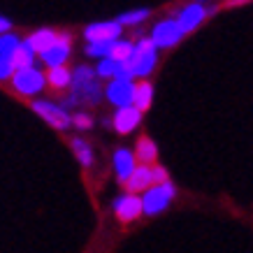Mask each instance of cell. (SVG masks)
<instances>
[{"label": "cell", "instance_id": "6da1fadb", "mask_svg": "<svg viewBox=\"0 0 253 253\" xmlns=\"http://www.w3.org/2000/svg\"><path fill=\"white\" fill-rule=\"evenodd\" d=\"M70 86H72V93H70L63 107H75L79 102H88V105H95L102 98V86L95 79V72L88 65H79L75 72H72V79H70Z\"/></svg>", "mask_w": 253, "mask_h": 253}, {"label": "cell", "instance_id": "7a4b0ae2", "mask_svg": "<svg viewBox=\"0 0 253 253\" xmlns=\"http://www.w3.org/2000/svg\"><path fill=\"white\" fill-rule=\"evenodd\" d=\"M132 72V77H149L154 72L156 63H158V46L151 42V38H142L135 42L132 54L128 61H123Z\"/></svg>", "mask_w": 253, "mask_h": 253}, {"label": "cell", "instance_id": "3957f363", "mask_svg": "<svg viewBox=\"0 0 253 253\" xmlns=\"http://www.w3.org/2000/svg\"><path fill=\"white\" fill-rule=\"evenodd\" d=\"M176 188L174 184L165 179L161 184H151L149 188L142 191V214L146 216H158L169 207V202L174 200Z\"/></svg>", "mask_w": 253, "mask_h": 253}, {"label": "cell", "instance_id": "277c9868", "mask_svg": "<svg viewBox=\"0 0 253 253\" xmlns=\"http://www.w3.org/2000/svg\"><path fill=\"white\" fill-rule=\"evenodd\" d=\"M12 86H14L16 93H21L26 98H33L42 93V88L46 86V77L42 70H38L35 65H26V68H16L9 77Z\"/></svg>", "mask_w": 253, "mask_h": 253}, {"label": "cell", "instance_id": "5b68a950", "mask_svg": "<svg viewBox=\"0 0 253 253\" xmlns=\"http://www.w3.org/2000/svg\"><path fill=\"white\" fill-rule=\"evenodd\" d=\"M31 107L40 119H44L56 130H68L70 126H72L68 109L63 107V105H56V102H49V100H33Z\"/></svg>", "mask_w": 253, "mask_h": 253}, {"label": "cell", "instance_id": "8992f818", "mask_svg": "<svg viewBox=\"0 0 253 253\" xmlns=\"http://www.w3.org/2000/svg\"><path fill=\"white\" fill-rule=\"evenodd\" d=\"M184 38V31L181 26L176 23V19H163L154 26L151 31V42H154L158 49H172L174 44H179Z\"/></svg>", "mask_w": 253, "mask_h": 253}, {"label": "cell", "instance_id": "52a82bcc", "mask_svg": "<svg viewBox=\"0 0 253 253\" xmlns=\"http://www.w3.org/2000/svg\"><path fill=\"white\" fill-rule=\"evenodd\" d=\"M214 12H216V7L209 9V7H205V2H198V0H195V2H188L186 7L179 9V14H176L174 19H176V23L181 26V31H184V35H186V33L195 31L200 23L205 21L209 14H214Z\"/></svg>", "mask_w": 253, "mask_h": 253}, {"label": "cell", "instance_id": "ba28073f", "mask_svg": "<svg viewBox=\"0 0 253 253\" xmlns=\"http://www.w3.org/2000/svg\"><path fill=\"white\" fill-rule=\"evenodd\" d=\"M114 216L121 225H130L142 216V198L137 193H126L114 200Z\"/></svg>", "mask_w": 253, "mask_h": 253}, {"label": "cell", "instance_id": "9c48e42d", "mask_svg": "<svg viewBox=\"0 0 253 253\" xmlns=\"http://www.w3.org/2000/svg\"><path fill=\"white\" fill-rule=\"evenodd\" d=\"M70 51H72V35L70 33H58V38L51 46H46L44 51H40V58L46 68L51 65H63V63L70 58Z\"/></svg>", "mask_w": 253, "mask_h": 253}, {"label": "cell", "instance_id": "30bf717a", "mask_svg": "<svg viewBox=\"0 0 253 253\" xmlns=\"http://www.w3.org/2000/svg\"><path fill=\"white\" fill-rule=\"evenodd\" d=\"M132 88H135L132 79L112 77L102 93H105L107 102H112L114 107H123V105H132Z\"/></svg>", "mask_w": 253, "mask_h": 253}, {"label": "cell", "instance_id": "8fae6325", "mask_svg": "<svg viewBox=\"0 0 253 253\" xmlns=\"http://www.w3.org/2000/svg\"><path fill=\"white\" fill-rule=\"evenodd\" d=\"M123 26L119 21H95L88 23L84 31L86 42H112V40L121 38Z\"/></svg>", "mask_w": 253, "mask_h": 253}, {"label": "cell", "instance_id": "7c38bea8", "mask_svg": "<svg viewBox=\"0 0 253 253\" xmlns=\"http://www.w3.org/2000/svg\"><path fill=\"white\" fill-rule=\"evenodd\" d=\"M139 121H142V112L135 105H123V107H116V114L112 119V128L119 135H130L139 126Z\"/></svg>", "mask_w": 253, "mask_h": 253}, {"label": "cell", "instance_id": "4fadbf2b", "mask_svg": "<svg viewBox=\"0 0 253 253\" xmlns=\"http://www.w3.org/2000/svg\"><path fill=\"white\" fill-rule=\"evenodd\" d=\"M154 184V176H151V165H146V163H139L132 168V172L128 174V179L123 181L126 186V193H142L144 188Z\"/></svg>", "mask_w": 253, "mask_h": 253}, {"label": "cell", "instance_id": "5bb4252c", "mask_svg": "<svg viewBox=\"0 0 253 253\" xmlns=\"http://www.w3.org/2000/svg\"><path fill=\"white\" fill-rule=\"evenodd\" d=\"M151 102H154V84L149 82V77H142V82H135L132 88V105L144 114L151 107Z\"/></svg>", "mask_w": 253, "mask_h": 253}, {"label": "cell", "instance_id": "9a60e30c", "mask_svg": "<svg viewBox=\"0 0 253 253\" xmlns=\"http://www.w3.org/2000/svg\"><path fill=\"white\" fill-rule=\"evenodd\" d=\"M137 165V158L132 154L130 149H116L114 151V169H116V179L119 181H126L128 174L132 172V168Z\"/></svg>", "mask_w": 253, "mask_h": 253}, {"label": "cell", "instance_id": "2e32d148", "mask_svg": "<svg viewBox=\"0 0 253 253\" xmlns=\"http://www.w3.org/2000/svg\"><path fill=\"white\" fill-rule=\"evenodd\" d=\"M135 158H137V163H146V165H151V163L158 161V146H156V142L149 135H142V137L137 139V144H135Z\"/></svg>", "mask_w": 253, "mask_h": 253}, {"label": "cell", "instance_id": "e0dca14e", "mask_svg": "<svg viewBox=\"0 0 253 253\" xmlns=\"http://www.w3.org/2000/svg\"><path fill=\"white\" fill-rule=\"evenodd\" d=\"M44 77H46V84L51 86L54 91H65V88L70 86L72 72H70V70L65 68V63H63V65H51Z\"/></svg>", "mask_w": 253, "mask_h": 253}, {"label": "cell", "instance_id": "ac0fdd59", "mask_svg": "<svg viewBox=\"0 0 253 253\" xmlns=\"http://www.w3.org/2000/svg\"><path fill=\"white\" fill-rule=\"evenodd\" d=\"M56 38H58V33L56 31H51V28H40V31L31 33V35L26 38V42L33 46V51H35V54H40V51H44L46 46L54 44Z\"/></svg>", "mask_w": 253, "mask_h": 253}, {"label": "cell", "instance_id": "d6986e66", "mask_svg": "<svg viewBox=\"0 0 253 253\" xmlns=\"http://www.w3.org/2000/svg\"><path fill=\"white\" fill-rule=\"evenodd\" d=\"M35 51H33V46L26 42V40H21L19 44H16V49L9 54V61H12V65L16 68H26V65H33L35 63Z\"/></svg>", "mask_w": 253, "mask_h": 253}, {"label": "cell", "instance_id": "ffe728a7", "mask_svg": "<svg viewBox=\"0 0 253 253\" xmlns=\"http://www.w3.org/2000/svg\"><path fill=\"white\" fill-rule=\"evenodd\" d=\"M70 146H72V151H75V156H77V161L84 165V168H91L93 165V149H91V144L86 142V139H82V137H72L70 139Z\"/></svg>", "mask_w": 253, "mask_h": 253}, {"label": "cell", "instance_id": "44dd1931", "mask_svg": "<svg viewBox=\"0 0 253 253\" xmlns=\"http://www.w3.org/2000/svg\"><path fill=\"white\" fill-rule=\"evenodd\" d=\"M132 46H135V42H130V40L116 38L112 42V49H109V58H114V61H128L132 54Z\"/></svg>", "mask_w": 253, "mask_h": 253}, {"label": "cell", "instance_id": "7402d4cb", "mask_svg": "<svg viewBox=\"0 0 253 253\" xmlns=\"http://www.w3.org/2000/svg\"><path fill=\"white\" fill-rule=\"evenodd\" d=\"M123 61H114V58H109V56H102L98 63V70H95V77H102V79H112L116 77V72L121 68Z\"/></svg>", "mask_w": 253, "mask_h": 253}, {"label": "cell", "instance_id": "603a6c76", "mask_svg": "<svg viewBox=\"0 0 253 253\" xmlns=\"http://www.w3.org/2000/svg\"><path fill=\"white\" fill-rule=\"evenodd\" d=\"M149 19V9H132V12H126V14H121L116 21L121 23V26H137V23L146 21Z\"/></svg>", "mask_w": 253, "mask_h": 253}, {"label": "cell", "instance_id": "cb8c5ba5", "mask_svg": "<svg viewBox=\"0 0 253 253\" xmlns=\"http://www.w3.org/2000/svg\"><path fill=\"white\" fill-rule=\"evenodd\" d=\"M19 42H21V38H19V35H14V33H9V31L0 33V54L9 56L16 49V44H19Z\"/></svg>", "mask_w": 253, "mask_h": 253}, {"label": "cell", "instance_id": "d4e9b609", "mask_svg": "<svg viewBox=\"0 0 253 253\" xmlns=\"http://www.w3.org/2000/svg\"><path fill=\"white\" fill-rule=\"evenodd\" d=\"M112 42H114V40H112ZM112 42H88V44H86V56H91V58H102V56H109Z\"/></svg>", "mask_w": 253, "mask_h": 253}, {"label": "cell", "instance_id": "484cf974", "mask_svg": "<svg viewBox=\"0 0 253 253\" xmlns=\"http://www.w3.org/2000/svg\"><path fill=\"white\" fill-rule=\"evenodd\" d=\"M70 121H72V126H75V128H79V130H91V128H93V119L88 114H84V112L70 116Z\"/></svg>", "mask_w": 253, "mask_h": 253}, {"label": "cell", "instance_id": "4316f807", "mask_svg": "<svg viewBox=\"0 0 253 253\" xmlns=\"http://www.w3.org/2000/svg\"><path fill=\"white\" fill-rule=\"evenodd\" d=\"M12 72H14V65L9 61V56L0 54V82H7V79L12 77Z\"/></svg>", "mask_w": 253, "mask_h": 253}, {"label": "cell", "instance_id": "83f0119b", "mask_svg": "<svg viewBox=\"0 0 253 253\" xmlns=\"http://www.w3.org/2000/svg\"><path fill=\"white\" fill-rule=\"evenodd\" d=\"M151 176H154V184H161V181L169 179V176H168V169L163 168V165H158V161L151 163Z\"/></svg>", "mask_w": 253, "mask_h": 253}, {"label": "cell", "instance_id": "f1b7e54d", "mask_svg": "<svg viewBox=\"0 0 253 253\" xmlns=\"http://www.w3.org/2000/svg\"><path fill=\"white\" fill-rule=\"evenodd\" d=\"M12 28V21L9 19H5V16H0V33H5Z\"/></svg>", "mask_w": 253, "mask_h": 253}, {"label": "cell", "instance_id": "f546056e", "mask_svg": "<svg viewBox=\"0 0 253 253\" xmlns=\"http://www.w3.org/2000/svg\"><path fill=\"white\" fill-rule=\"evenodd\" d=\"M239 2H249V0H228L223 7H235V5H239Z\"/></svg>", "mask_w": 253, "mask_h": 253}, {"label": "cell", "instance_id": "4dcf8cb0", "mask_svg": "<svg viewBox=\"0 0 253 253\" xmlns=\"http://www.w3.org/2000/svg\"><path fill=\"white\" fill-rule=\"evenodd\" d=\"M198 2H207V0H198Z\"/></svg>", "mask_w": 253, "mask_h": 253}]
</instances>
